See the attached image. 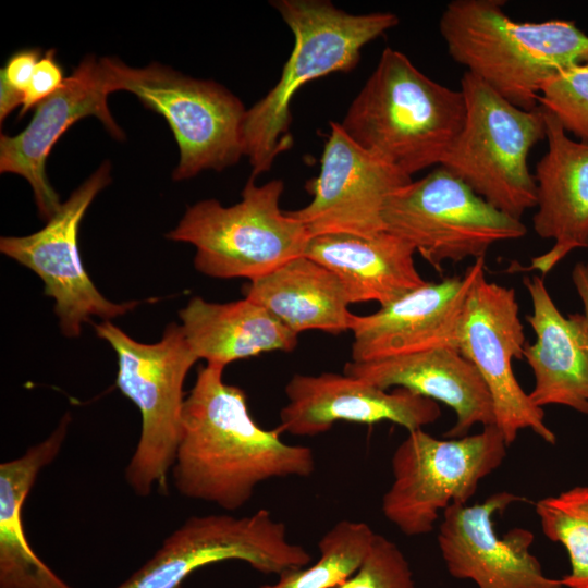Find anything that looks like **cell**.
<instances>
[{
	"instance_id": "obj_1",
	"label": "cell",
	"mask_w": 588,
	"mask_h": 588,
	"mask_svg": "<svg viewBox=\"0 0 588 588\" xmlns=\"http://www.w3.org/2000/svg\"><path fill=\"white\" fill-rule=\"evenodd\" d=\"M223 369H198L184 402L171 474L181 495L235 511L261 482L309 477L316 462L310 448L289 444L278 429L261 428L249 413L244 390L224 382Z\"/></svg>"
},
{
	"instance_id": "obj_2",
	"label": "cell",
	"mask_w": 588,
	"mask_h": 588,
	"mask_svg": "<svg viewBox=\"0 0 588 588\" xmlns=\"http://www.w3.org/2000/svg\"><path fill=\"white\" fill-rule=\"evenodd\" d=\"M502 0H453L439 30L450 57L512 105L539 107L543 83L588 62V35L573 21L516 22Z\"/></svg>"
},
{
	"instance_id": "obj_3",
	"label": "cell",
	"mask_w": 588,
	"mask_h": 588,
	"mask_svg": "<svg viewBox=\"0 0 588 588\" xmlns=\"http://www.w3.org/2000/svg\"><path fill=\"white\" fill-rule=\"evenodd\" d=\"M465 119L461 89L431 79L387 47L340 124L360 147L412 176L440 164Z\"/></svg>"
},
{
	"instance_id": "obj_4",
	"label": "cell",
	"mask_w": 588,
	"mask_h": 588,
	"mask_svg": "<svg viewBox=\"0 0 588 588\" xmlns=\"http://www.w3.org/2000/svg\"><path fill=\"white\" fill-rule=\"evenodd\" d=\"M294 36V47L281 76L265 97L247 109L243 128L244 155L252 176L269 171L293 146L291 102L307 82L352 71L362 49L400 20L391 12L353 14L328 0H274Z\"/></svg>"
},
{
	"instance_id": "obj_5",
	"label": "cell",
	"mask_w": 588,
	"mask_h": 588,
	"mask_svg": "<svg viewBox=\"0 0 588 588\" xmlns=\"http://www.w3.org/2000/svg\"><path fill=\"white\" fill-rule=\"evenodd\" d=\"M94 327L117 354V387L140 412V436L124 477L134 493L148 497L156 487L167 488L181 434L183 384L198 357L176 323L152 344L135 341L110 321Z\"/></svg>"
},
{
	"instance_id": "obj_6",
	"label": "cell",
	"mask_w": 588,
	"mask_h": 588,
	"mask_svg": "<svg viewBox=\"0 0 588 588\" xmlns=\"http://www.w3.org/2000/svg\"><path fill=\"white\" fill-rule=\"evenodd\" d=\"M250 176L242 199L225 207L216 199L189 206L167 234L196 247L195 268L219 278H261L302 256L310 238L305 226L280 209L282 180L262 185Z\"/></svg>"
},
{
	"instance_id": "obj_7",
	"label": "cell",
	"mask_w": 588,
	"mask_h": 588,
	"mask_svg": "<svg viewBox=\"0 0 588 588\" xmlns=\"http://www.w3.org/2000/svg\"><path fill=\"white\" fill-rule=\"evenodd\" d=\"M461 90L465 123L439 166L495 208L522 219L536 207V180L527 161L531 148L546 138L544 110L512 105L467 71Z\"/></svg>"
},
{
	"instance_id": "obj_8",
	"label": "cell",
	"mask_w": 588,
	"mask_h": 588,
	"mask_svg": "<svg viewBox=\"0 0 588 588\" xmlns=\"http://www.w3.org/2000/svg\"><path fill=\"white\" fill-rule=\"evenodd\" d=\"M103 59L113 93H132L168 122L180 152L174 181L192 179L205 170L222 171L245 157L247 109L223 85L159 63L131 68L115 58Z\"/></svg>"
},
{
	"instance_id": "obj_9",
	"label": "cell",
	"mask_w": 588,
	"mask_h": 588,
	"mask_svg": "<svg viewBox=\"0 0 588 588\" xmlns=\"http://www.w3.org/2000/svg\"><path fill=\"white\" fill-rule=\"evenodd\" d=\"M507 444L495 425L462 438L408 431L391 458L393 481L383 494L384 517L406 536L431 532L440 513L466 504L482 479L498 469Z\"/></svg>"
},
{
	"instance_id": "obj_10",
	"label": "cell",
	"mask_w": 588,
	"mask_h": 588,
	"mask_svg": "<svg viewBox=\"0 0 588 588\" xmlns=\"http://www.w3.org/2000/svg\"><path fill=\"white\" fill-rule=\"evenodd\" d=\"M383 223L439 272L445 261L485 258L493 244L527 233L520 219L489 204L442 166L394 193Z\"/></svg>"
},
{
	"instance_id": "obj_11",
	"label": "cell",
	"mask_w": 588,
	"mask_h": 588,
	"mask_svg": "<svg viewBox=\"0 0 588 588\" xmlns=\"http://www.w3.org/2000/svg\"><path fill=\"white\" fill-rule=\"evenodd\" d=\"M237 560L280 576L309 565L310 554L289 540L283 522L261 509L248 516H192L168 536L155 554L115 588H181L195 571Z\"/></svg>"
},
{
	"instance_id": "obj_12",
	"label": "cell",
	"mask_w": 588,
	"mask_h": 588,
	"mask_svg": "<svg viewBox=\"0 0 588 588\" xmlns=\"http://www.w3.org/2000/svg\"><path fill=\"white\" fill-rule=\"evenodd\" d=\"M524 327L514 289L489 282L482 273L463 309L457 350L480 373L493 403L495 426L507 446L520 430H531L549 444L556 436L544 422V412L530 401L515 378L512 359L524 357Z\"/></svg>"
},
{
	"instance_id": "obj_13",
	"label": "cell",
	"mask_w": 588,
	"mask_h": 588,
	"mask_svg": "<svg viewBox=\"0 0 588 588\" xmlns=\"http://www.w3.org/2000/svg\"><path fill=\"white\" fill-rule=\"evenodd\" d=\"M111 167L105 161L61 204L39 231L25 236H4L0 250L34 271L45 284V294L54 299V313L62 333L76 338L91 316L106 321L134 309L139 302L113 303L95 286L78 252L82 219L95 197L109 185Z\"/></svg>"
},
{
	"instance_id": "obj_14",
	"label": "cell",
	"mask_w": 588,
	"mask_h": 588,
	"mask_svg": "<svg viewBox=\"0 0 588 588\" xmlns=\"http://www.w3.org/2000/svg\"><path fill=\"white\" fill-rule=\"evenodd\" d=\"M412 181V176L355 143L339 122H330L319 174L306 184L313 198L287 213L310 237L372 236L385 231L383 210L389 198Z\"/></svg>"
},
{
	"instance_id": "obj_15",
	"label": "cell",
	"mask_w": 588,
	"mask_h": 588,
	"mask_svg": "<svg viewBox=\"0 0 588 588\" xmlns=\"http://www.w3.org/2000/svg\"><path fill=\"white\" fill-rule=\"evenodd\" d=\"M524 500L507 491L474 505L452 504L443 511L438 546L451 576L469 579L478 588H564L548 577L530 552L534 534L512 528L499 536L494 517Z\"/></svg>"
},
{
	"instance_id": "obj_16",
	"label": "cell",
	"mask_w": 588,
	"mask_h": 588,
	"mask_svg": "<svg viewBox=\"0 0 588 588\" xmlns=\"http://www.w3.org/2000/svg\"><path fill=\"white\" fill-rule=\"evenodd\" d=\"M112 93L105 59L85 57L63 85L35 108L22 132L1 134L0 172L19 174L29 183L40 218L50 219L61 206L49 183L46 163L52 147L74 123L96 117L111 136L124 138L108 106Z\"/></svg>"
},
{
	"instance_id": "obj_17",
	"label": "cell",
	"mask_w": 588,
	"mask_h": 588,
	"mask_svg": "<svg viewBox=\"0 0 588 588\" xmlns=\"http://www.w3.org/2000/svg\"><path fill=\"white\" fill-rule=\"evenodd\" d=\"M485 273L478 258L463 275L426 282L370 315H354L352 362H368L437 348L457 350L466 298Z\"/></svg>"
},
{
	"instance_id": "obj_18",
	"label": "cell",
	"mask_w": 588,
	"mask_h": 588,
	"mask_svg": "<svg viewBox=\"0 0 588 588\" xmlns=\"http://www.w3.org/2000/svg\"><path fill=\"white\" fill-rule=\"evenodd\" d=\"M285 394L287 404L277 429L298 437L324 433L341 420L368 425L387 420L413 431L441 416L431 399L404 388L382 390L345 373L294 375Z\"/></svg>"
},
{
	"instance_id": "obj_19",
	"label": "cell",
	"mask_w": 588,
	"mask_h": 588,
	"mask_svg": "<svg viewBox=\"0 0 588 588\" xmlns=\"http://www.w3.org/2000/svg\"><path fill=\"white\" fill-rule=\"evenodd\" d=\"M544 110L548 150L535 169L536 234L554 241L531 259L527 270L546 277L571 252L588 247V144L572 139L558 119Z\"/></svg>"
},
{
	"instance_id": "obj_20",
	"label": "cell",
	"mask_w": 588,
	"mask_h": 588,
	"mask_svg": "<svg viewBox=\"0 0 588 588\" xmlns=\"http://www.w3.org/2000/svg\"><path fill=\"white\" fill-rule=\"evenodd\" d=\"M344 373L377 388H404L444 403L456 421L449 438L468 436L476 425H495L491 395L476 367L458 350L437 348L368 362H348Z\"/></svg>"
},
{
	"instance_id": "obj_21",
	"label": "cell",
	"mask_w": 588,
	"mask_h": 588,
	"mask_svg": "<svg viewBox=\"0 0 588 588\" xmlns=\"http://www.w3.org/2000/svg\"><path fill=\"white\" fill-rule=\"evenodd\" d=\"M524 284L532 305L526 320L536 334L524 347L535 376L530 401L540 408L562 405L588 416V319L584 314L563 316L542 277H527Z\"/></svg>"
},
{
	"instance_id": "obj_22",
	"label": "cell",
	"mask_w": 588,
	"mask_h": 588,
	"mask_svg": "<svg viewBox=\"0 0 588 588\" xmlns=\"http://www.w3.org/2000/svg\"><path fill=\"white\" fill-rule=\"evenodd\" d=\"M415 253L411 244L382 231L314 236L303 255L336 275L350 304L373 301L384 306L427 282L415 266Z\"/></svg>"
},
{
	"instance_id": "obj_23",
	"label": "cell",
	"mask_w": 588,
	"mask_h": 588,
	"mask_svg": "<svg viewBox=\"0 0 588 588\" xmlns=\"http://www.w3.org/2000/svg\"><path fill=\"white\" fill-rule=\"evenodd\" d=\"M70 421L64 415L45 440L0 464V588H73L34 552L23 526L24 502L60 453Z\"/></svg>"
},
{
	"instance_id": "obj_24",
	"label": "cell",
	"mask_w": 588,
	"mask_h": 588,
	"mask_svg": "<svg viewBox=\"0 0 588 588\" xmlns=\"http://www.w3.org/2000/svg\"><path fill=\"white\" fill-rule=\"evenodd\" d=\"M184 335L198 359L224 368L265 352H291L297 334L248 299L210 303L195 296L179 311Z\"/></svg>"
},
{
	"instance_id": "obj_25",
	"label": "cell",
	"mask_w": 588,
	"mask_h": 588,
	"mask_svg": "<svg viewBox=\"0 0 588 588\" xmlns=\"http://www.w3.org/2000/svg\"><path fill=\"white\" fill-rule=\"evenodd\" d=\"M248 298L270 311L296 333L319 330L331 334L351 331L354 314L336 275L302 255L244 289Z\"/></svg>"
},
{
	"instance_id": "obj_26",
	"label": "cell",
	"mask_w": 588,
	"mask_h": 588,
	"mask_svg": "<svg viewBox=\"0 0 588 588\" xmlns=\"http://www.w3.org/2000/svg\"><path fill=\"white\" fill-rule=\"evenodd\" d=\"M375 536L364 522L340 520L318 541L316 563L283 573L277 583L259 588H339L359 568Z\"/></svg>"
},
{
	"instance_id": "obj_27",
	"label": "cell",
	"mask_w": 588,
	"mask_h": 588,
	"mask_svg": "<svg viewBox=\"0 0 588 588\" xmlns=\"http://www.w3.org/2000/svg\"><path fill=\"white\" fill-rule=\"evenodd\" d=\"M535 507L544 536L568 553L571 572L561 578L563 587L588 588V486L542 498Z\"/></svg>"
},
{
	"instance_id": "obj_28",
	"label": "cell",
	"mask_w": 588,
	"mask_h": 588,
	"mask_svg": "<svg viewBox=\"0 0 588 588\" xmlns=\"http://www.w3.org/2000/svg\"><path fill=\"white\" fill-rule=\"evenodd\" d=\"M539 106L552 113L566 133L588 144V62L547 79L540 89Z\"/></svg>"
},
{
	"instance_id": "obj_29",
	"label": "cell",
	"mask_w": 588,
	"mask_h": 588,
	"mask_svg": "<svg viewBox=\"0 0 588 588\" xmlns=\"http://www.w3.org/2000/svg\"><path fill=\"white\" fill-rule=\"evenodd\" d=\"M339 588H416L409 563L401 549L376 534L359 568Z\"/></svg>"
},
{
	"instance_id": "obj_30",
	"label": "cell",
	"mask_w": 588,
	"mask_h": 588,
	"mask_svg": "<svg viewBox=\"0 0 588 588\" xmlns=\"http://www.w3.org/2000/svg\"><path fill=\"white\" fill-rule=\"evenodd\" d=\"M56 53L54 49H49L38 61L25 91L20 115H24L30 109L36 108L63 85L65 77Z\"/></svg>"
},
{
	"instance_id": "obj_31",
	"label": "cell",
	"mask_w": 588,
	"mask_h": 588,
	"mask_svg": "<svg viewBox=\"0 0 588 588\" xmlns=\"http://www.w3.org/2000/svg\"><path fill=\"white\" fill-rule=\"evenodd\" d=\"M40 58L41 53L37 48L23 49L13 53L1 69L0 78L25 96Z\"/></svg>"
},
{
	"instance_id": "obj_32",
	"label": "cell",
	"mask_w": 588,
	"mask_h": 588,
	"mask_svg": "<svg viewBox=\"0 0 588 588\" xmlns=\"http://www.w3.org/2000/svg\"><path fill=\"white\" fill-rule=\"evenodd\" d=\"M23 101L24 94L0 78V122L2 123L17 107H22Z\"/></svg>"
},
{
	"instance_id": "obj_33",
	"label": "cell",
	"mask_w": 588,
	"mask_h": 588,
	"mask_svg": "<svg viewBox=\"0 0 588 588\" xmlns=\"http://www.w3.org/2000/svg\"><path fill=\"white\" fill-rule=\"evenodd\" d=\"M572 280L581 301L584 315L588 319V265L577 262L572 270Z\"/></svg>"
}]
</instances>
